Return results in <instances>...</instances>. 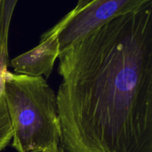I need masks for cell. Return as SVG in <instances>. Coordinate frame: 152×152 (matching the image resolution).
<instances>
[{"mask_svg":"<svg viewBox=\"0 0 152 152\" xmlns=\"http://www.w3.org/2000/svg\"><path fill=\"white\" fill-rule=\"evenodd\" d=\"M13 138V129L4 93L0 98V151L6 148Z\"/></svg>","mask_w":152,"mask_h":152,"instance_id":"obj_6","label":"cell"},{"mask_svg":"<svg viewBox=\"0 0 152 152\" xmlns=\"http://www.w3.org/2000/svg\"><path fill=\"white\" fill-rule=\"evenodd\" d=\"M60 146H61V145H60ZM59 150H58V151H56V152H59ZM39 152H52V151H39Z\"/></svg>","mask_w":152,"mask_h":152,"instance_id":"obj_10","label":"cell"},{"mask_svg":"<svg viewBox=\"0 0 152 152\" xmlns=\"http://www.w3.org/2000/svg\"><path fill=\"white\" fill-rule=\"evenodd\" d=\"M60 28L55 25L51 29L42 34L40 43L29 51L19 55L9 62L16 74L48 78L53 71L56 59L59 54L58 40Z\"/></svg>","mask_w":152,"mask_h":152,"instance_id":"obj_4","label":"cell"},{"mask_svg":"<svg viewBox=\"0 0 152 152\" xmlns=\"http://www.w3.org/2000/svg\"><path fill=\"white\" fill-rule=\"evenodd\" d=\"M4 96L17 152H56L60 124L56 96L42 76L29 77L7 70Z\"/></svg>","mask_w":152,"mask_h":152,"instance_id":"obj_2","label":"cell"},{"mask_svg":"<svg viewBox=\"0 0 152 152\" xmlns=\"http://www.w3.org/2000/svg\"><path fill=\"white\" fill-rule=\"evenodd\" d=\"M8 51L1 52L0 55V98L4 93V75L7 71V66H9Z\"/></svg>","mask_w":152,"mask_h":152,"instance_id":"obj_7","label":"cell"},{"mask_svg":"<svg viewBox=\"0 0 152 152\" xmlns=\"http://www.w3.org/2000/svg\"><path fill=\"white\" fill-rule=\"evenodd\" d=\"M59 152H66V151L63 149V148H62V146H60L59 147Z\"/></svg>","mask_w":152,"mask_h":152,"instance_id":"obj_9","label":"cell"},{"mask_svg":"<svg viewBox=\"0 0 152 152\" xmlns=\"http://www.w3.org/2000/svg\"><path fill=\"white\" fill-rule=\"evenodd\" d=\"M67 152H152V1L59 52Z\"/></svg>","mask_w":152,"mask_h":152,"instance_id":"obj_1","label":"cell"},{"mask_svg":"<svg viewBox=\"0 0 152 152\" xmlns=\"http://www.w3.org/2000/svg\"><path fill=\"white\" fill-rule=\"evenodd\" d=\"M18 0L0 1V55L8 51V32L10 20Z\"/></svg>","mask_w":152,"mask_h":152,"instance_id":"obj_5","label":"cell"},{"mask_svg":"<svg viewBox=\"0 0 152 152\" xmlns=\"http://www.w3.org/2000/svg\"><path fill=\"white\" fill-rule=\"evenodd\" d=\"M94 0H78V1H77V5H76V7H74L73 10H74V11H78V10H81L82 8L86 7V5H88L89 3H91Z\"/></svg>","mask_w":152,"mask_h":152,"instance_id":"obj_8","label":"cell"},{"mask_svg":"<svg viewBox=\"0 0 152 152\" xmlns=\"http://www.w3.org/2000/svg\"><path fill=\"white\" fill-rule=\"evenodd\" d=\"M0 1H1V0H0Z\"/></svg>","mask_w":152,"mask_h":152,"instance_id":"obj_11","label":"cell"},{"mask_svg":"<svg viewBox=\"0 0 152 152\" xmlns=\"http://www.w3.org/2000/svg\"><path fill=\"white\" fill-rule=\"evenodd\" d=\"M152 0H94L78 11L72 10L59 22V52L89 33Z\"/></svg>","mask_w":152,"mask_h":152,"instance_id":"obj_3","label":"cell"}]
</instances>
